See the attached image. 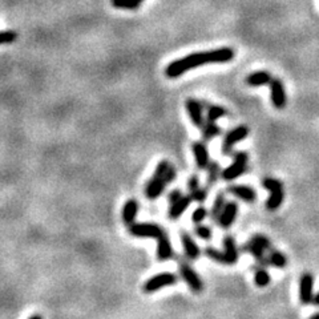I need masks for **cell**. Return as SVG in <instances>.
Here are the masks:
<instances>
[{
    "instance_id": "obj_15",
    "label": "cell",
    "mask_w": 319,
    "mask_h": 319,
    "mask_svg": "<svg viewBox=\"0 0 319 319\" xmlns=\"http://www.w3.org/2000/svg\"><path fill=\"white\" fill-rule=\"evenodd\" d=\"M227 192L242 201L247 202V204H251L257 199V193L254 192V189L247 185H230L227 188Z\"/></svg>"
},
{
    "instance_id": "obj_8",
    "label": "cell",
    "mask_w": 319,
    "mask_h": 319,
    "mask_svg": "<svg viewBox=\"0 0 319 319\" xmlns=\"http://www.w3.org/2000/svg\"><path fill=\"white\" fill-rule=\"evenodd\" d=\"M314 298V277L311 273L302 274L299 279V301L302 305H310Z\"/></svg>"
},
{
    "instance_id": "obj_26",
    "label": "cell",
    "mask_w": 319,
    "mask_h": 319,
    "mask_svg": "<svg viewBox=\"0 0 319 319\" xmlns=\"http://www.w3.org/2000/svg\"><path fill=\"white\" fill-rule=\"evenodd\" d=\"M227 112L225 108L218 105H209L208 106V113H206V120L209 121H217L218 119H221L223 116L226 115Z\"/></svg>"
},
{
    "instance_id": "obj_29",
    "label": "cell",
    "mask_w": 319,
    "mask_h": 319,
    "mask_svg": "<svg viewBox=\"0 0 319 319\" xmlns=\"http://www.w3.org/2000/svg\"><path fill=\"white\" fill-rule=\"evenodd\" d=\"M205 255L208 257V258L213 259V261H216L218 264L225 265V254H223V251H220L216 247H206L205 249Z\"/></svg>"
},
{
    "instance_id": "obj_6",
    "label": "cell",
    "mask_w": 319,
    "mask_h": 319,
    "mask_svg": "<svg viewBox=\"0 0 319 319\" xmlns=\"http://www.w3.org/2000/svg\"><path fill=\"white\" fill-rule=\"evenodd\" d=\"M177 282V275L173 273H160L149 278L148 281L144 285V292L147 294L158 292L165 286H171Z\"/></svg>"
},
{
    "instance_id": "obj_27",
    "label": "cell",
    "mask_w": 319,
    "mask_h": 319,
    "mask_svg": "<svg viewBox=\"0 0 319 319\" xmlns=\"http://www.w3.org/2000/svg\"><path fill=\"white\" fill-rule=\"evenodd\" d=\"M254 283L258 287H265L270 283V274H269V271L266 269L261 268L255 271Z\"/></svg>"
},
{
    "instance_id": "obj_5",
    "label": "cell",
    "mask_w": 319,
    "mask_h": 319,
    "mask_svg": "<svg viewBox=\"0 0 319 319\" xmlns=\"http://www.w3.org/2000/svg\"><path fill=\"white\" fill-rule=\"evenodd\" d=\"M178 270H180L181 278L185 281V283L188 285L190 290L193 293H201L204 290V282L201 281V278L196 270L192 266H189L188 262L185 261H180L178 265Z\"/></svg>"
},
{
    "instance_id": "obj_11",
    "label": "cell",
    "mask_w": 319,
    "mask_h": 319,
    "mask_svg": "<svg viewBox=\"0 0 319 319\" xmlns=\"http://www.w3.org/2000/svg\"><path fill=\"white\" fill-rule=\"evenodd\" d=\"M238 214V205L234 201H227L225 208L222 210L221 216L218 218V225L222 229H229L234 223Z\"/></svg>"
},
{
    "instance_id": "obj_24",
    "label": "cell",
    "mask_w": 319,
    "mask_h": 319,
    "mask_svg": "<svg viewBox=\"0 0 319 319\" xmlns=\"http://www.w3.org/2000/svg\"><path fill=\"white\" fill-rule=\"evenodd\" d=\"M269 265H271L277 269H283L287 265L286 255L283 254L279 250H271L269 254Z\"/></svg>"
},
{
    "instance_id": "obj_18",
    "label": "cell",
    "mask_w": 319,
    "mask_h": 319,
    "mask_svg": "<svg viewBox=\"0 0 319 319\" xmlns=\"http://www.w3.org/2000/svg\"><path fill=\"white\" fill-rule=\"evenodd\" d=\"M271 79H273L271 74L268 71H257L246 77V84L249 87H262V85H269Z\"/></svg>"
},
{
    "instance_id": "obj_1",
    "label": "cell",
    "mask_w": 319,
    "mask_h": 319,
    "mask_svg": "<svg viewBox=\"0 0 319 319\" xmlns=\"http://www.w3.org/2000/svg\"><path fill=\"white\" fill-rule=\"evenodd\" d=\"M234 51L230 47H222L213 51L196 52L181 57L178 60L172 61L165 68V74L169 79H176L190 70H195L209 63H229L234 59Z\"/></svg>"
},
{
    "instance_id": "obj_22",
    "label": "cell",
    "mask_w": 319,
    "mask_h": 319,
    "mask_svg": "<svg viewBox=\"0 0 319 319\" xmlns=\"http://www.w3.org/2000/svg\"><path fill=\"white\" fill-rule=\"evenodd\" d=\"M226 202V195H225L223 192H220V193L216 196L214 202H213L212 205V210H210V218H212V221H218V218L221 216L222 210L225 208Z\"/></svg>"
},
{
    "instance_id": "obj_36",
    "label": "cell",
    "mask_w": 319,
    "mask_h": 319,
    "mask_svg": "<svg viewBox=\"0 0 319 319\" xmlns=\"http://www.w3.org/2000/svg\"><path fill=\"white\" fill-rule=\"evenodd\" d=\"M197 188H199V178L198 176L193 174V176L189 177V181H188V189H189V192H193Z\"/></svg>"
},
{
    "instance_id": "obj_14",
    "label": "cell",
    "mask_w": 319,
    "mask_h": 319,
    "mask_svg": "<svg viewBox=\"0 0 319 319\" xmlns=\"http://www.w3.org/2000/svg\"><path fill=\"white\" fill-rule=\"evenodd\" d=\"M223 244V247H225V265H234L238 262V258H240V253H238V249H237V244L236 240L233 238L231 236H226L222 241Z\"/></svg>"
},
{
    "instance_id": "obj_39",
    "label": "cell",
    "mask_w": 319,
    "mask_h": 319,
    "mask_svg": "<svg viewBox=\"0 0 319 319\" xmlns=\"http://www.w3.org/2000/svg\"><path fill=\"white\" fill-rule=\"evenodd\" d=\"M313 319H319V313H317V314H314L313 317H311Z\"/></svg>"
},
{
    "instance_id": "obj_31",
    "label": "cell",
    "mask_w": 319,
    "mask_h": 319,
    "mask_svg": "<svg viewBox=\"0 0 319 319\" xmlns=\"http://www.w3.org/2000/svg\"><path fill=\"white\" fill-rule=\"evenodd\" d=\"M196 236L201 238V240L209 241L212 238V230L210 227L206 226V225H202V223H196V229H195Z\"/></svg>"
},
{
    "instance_id": "obj_16",
    "label": "cell",
    "mask_w": 319,
    "mask_h": 319,
    "mask_svg": "<svg viewBox=\"0 0 319 319\" xmlns=\"http://www.w3.org/2000/svg\"><path fill=\"white\" fill-rule=\"evenodd\" d=\"M181 242L184 246V251H185L186 257L189 259H197L201 254V250L196 244V241L193 240V237L190 236L188 231H181Z\"/></svg>"
},
{
    "instance_id": "obj_17",
    "label": "cell",
    "mask_w": 319,
    "mask_h": 319,
    "mask_svg": "<svg viewBox=\"0 0 319 319\" xmlns=\"http://www.w3.org/2000/svg\"><path fill=\"white\" fill-rule=\"evenodd\" d=\"M192 197L189 196H182L180 199H177L176 202H173L171 205L169 213H168V217L171 220H178V218L185 213V210L189 208V205L192 204Z\"/></svg>"
},
{
    "instance_id": "obj_10",
    "label": "cell",
    "mask_w": 319,
    "mask_h": 319,
    "mask_svg": "<svg viewBox=\"0 0 319 319\" xmlns=\"http://www.w3.org/2000/svg\"><path fill=\"white\" fill-rule=\"evenodd\" d=\"M186 106V111H188V115H189L190 121L196 125V126H198L201 128L202 124L205 123L204 117V111H202V104L198 101V100H196V98H190L186 100L185 102Z\"/></svg>"
},
{
    "instance_id": "obj_25",
    "label": "cell",
    "mask_w": 319,
    "mask_h": 319,
    "mask_svg": "<svg viewBox=\"0 0 319 319\" xmlns=\"http://www.w3.org/2000/svg\"><path fill=\"white\" fill-rule=\"evenodd\" d=\"M206 169H208V185L209 186L216 185L218 177H220V174H221V167H220V164L216 161L209 162V165Z\"/></svg>"
},
{
    "instance_id": "obj_23",
    "label": "cell",
    "mask_w": 319,
    "mask_h": 319,
    "mask_svg": "<svg viewBox=\"0 0 319 319\" xmlns=\"http://www.w3.org/2000/svg\"><path fill=\"white\" fill-rule=\"evenodd\" d=\"M220 133H221V128L218 126L216 121L205 120V123L201 126V134H202V139L205 141H210Z\"/></svg>"
},
{
    "instance_id": "obj_19",
    "label": "cell",
    "mask_w": 319,
    "mask_h": 319,
    "mask_svg": "<svg viewBox=\"0 0 319 319\" xmlns=\"http://www.w3.org/2000/svg\"><path fill=\"white\" fill-rule=\"evenodd\" d=\"M157 244V259L158 261H168L173 257V247L171 240L168 238L167 233L158 238Z\"/></svg>"
},
{
    "instance_id": "obj_12",
    "label": "cell",
    "mask_w": 319,
    "mask_h": 319,
    "mask_svg": "<svg viewBox=\"0 0 319 319\" xmlns=\"http://www.w3.org/2000/svg\"><path fill=\"white\" fill-rule=\"evenodd\" d=\"M192 150L195 153L196 164L201 171H205L208 168L209 162H210V157H209V150L206 144L202 141H196L192 144Z\"/></svg>"
},
{
    "instance_id": "obj_37",
    "label": "cell",
    "mask_w": 319,
    "mask_h": 319,
    "mask_svg": "<svg viewBox=\"0 0 319 319\" xmlns=\"http://www.w3.org/2000/svg\"><path fill=\"white\" fill-rule=\"evenodd\" d=\"M181 197H182V193H181L180 190L178 189H174L172 190L171 193H169V196H168V199H169V204H173V202H176L177 199H180Z\"/></svg>"
},
{
    "instance_id": "obj_4",
    "label": "cell",
    "mask_w": 319,
    "mask_h": 319,
    "mask_svg": "<svg viewBox=\"0 0 319 319\" xmlns=\"http://www.w3.org/2000/svg\"><path fill=\"white\" fill-rule=\"evenodd\" d=\"M129 233L137 238H154V240H158L160 237L165 234L161 226H158L156 223H148V222H144V223L133 222L132 225H129Z\"/></svg>"
},
{
    "instance_id": "obj_13",
    "label": "cell",
    "mask_w": 319,
    "mask_h": 319,
    "mask_svg": "<svg viewBox=\"0 0 319 319\" xmlns=\"http://www.w3.org/2000/svg\"><path fill=\"white\" fill-rule=\"evenodd\" d=\"M167 182L162 177L152 176V178L148 181L147 188H145V196L149 199H156L164 193V190L167 188Z\"/></svg>"
},
{
    "instance_id": "obj_38",
    "label": "cell",
    "mask_w": 319,
    "mask_h": 319,
    "mask_svg": "<svg viewBox=\"0 0 319 319\" xmlns=\"http://www.w3.org/2000/svg\"><path fill=\"white\" fill-rule=\"evenodd\" d=\"M313 303H314L315 306H319V293H317L314 295V298H313Z\"/></svg>"
},
{
    "instance_id": "obj_40",
    "label": "cell",
    "mask_w": 319,
    "mask_h": 319,
    "mask_svg": "<svg viewBox=\"0 0 319 319\" xmlns=\"http://www.w3.org/2000/svg\"><path fill=\"white\" fill-rule=\"evenodd\" d=\"M140 1H143V0H140Z\"/></svg>"
},
{
    "instance_id": "obj_2",
    "label": "cell",
    "mask_w": 319,
    "mask_h": 319,
    "mask_svg": "<svg viewBox=\"0 0 319 319\" xmlns=\"http://www.w3.org/2000/svg\"><path fill=\"white\" fill-rule=\"evenodd\" d=\"M262 186L265 189L270 190V197L266 201V208L269 210H277L283 202L285 192H283V184L277 178L266 177L262 181Z\"/></svg>"
},
{
    "instance_id": "obj_21",
    "label": "cell",
    "mask_w": 319,
    "mask_h": 319,
    "mask_svg": "<svg viewBox=\"0 0 319 319\" xmlns=\"http://www.w3.org/2000/svg\"><path fill=\"white\" fill-rule=\"evenodd\" d=\"M244 250H246V251L251 253V255H253V257H254V258L258 261L259 265H261L262 268H265V266H268L269 265V258L266 257V255H265V251H266V250H265L262 246L257 245V244H255V242H253L251 240H250L245 246H244Z\"/></svg>"
},
{
    "instance_id": "obj_33",
    "label": "cell",
    "mask_w": 319,
    "mask_h": 319,
    "mask_svg": "<svg viewBox=\"0 0 319 319\" xmlns=\"http://www.w3.org/2000/svg\"><path fill=\"white\" fill-rule=\"evenodd\" d=\"M190 197L196 202H205V199L208 198V189L206 188H197L193 192H190Z\"/></svg>"
},
{
    "instance_id": "obj_32",
    "label": "cell",
    "mask_w": 319,
    "mask_h": 319,
    "mask_svg": "<svg viewBox=\"0 0 319 319\" xmlns=\"http://www.w3.org/2000/svg\"><path fill=\"white\" fill-rule=\"evenodd\" d=\"M208 216V209L205 208V206H198L197 209H195V212L192 213V221L195 222V223H202Z\"/></svg>"
},
{
    "instance_id": "obj_30",
    "label": "cell",
    "mask_w": 319,
    "mask_h": 319,
    "mask_svg": "<svg viewBox=\"0 0 319 319\" xmlns=\"http://www.w3.org/2000/svg\"><path fill=\"white\" fill-rule=\"evenodd\" d=\"M19 33L16 31H0V46H7L16 42Z\"/></svg>"
},
{
    "instance_id": "obj_35",
    "label": "cell",
    "mask_w": 319,
    "mask_h": 319,
    "mask_svg": "<svg viewBox=\"0 0 319 319\" xmlns=\"http://www.w3.org/2000/svg\"><path fill=\"white\" fill-rule=\"evenodd\" d=\"M174 178H176V169H174L173 165H169V168L165 172V174H164V180H165L167 184H171V182H173Z\"/></svg>"
},
{
    "instance_id": "obj_34",
    "label": "cell",
    "mask_w": 319,
    "mask_h": 319,
    "mask_svg": "<svg viewBox=\"0 0 319 319\" xmlns=\"http://www.w3.org/2000/svg\"><path fill=\"white\" fill-rule=\"evenodd\" d=\"M251 241L255 242L257 245L262 246L265 250L271 249V242H270V240H269L268 237L262 236V234H255V236L251 237Z\"/></svg>"
},
{
    "instance_id": "obj_20",
    "label": "cell",
    "mask_w": 319,
    "mask_h": 319,
    "mask_svg": "<svg viewBox=\"0 0 319 319\" xmlns=\"http://www.w3.org/2000/svg\"><path fill=\"white\" fill-rule=\"evenodd\" d=\"M139 213V202L136 199L130 198L125 202L124 208H123V221L125 225H132L136 220V216Z\"/></svg>"
},
{
    "instance_id": "obj_9",
    "label": "cell",
    "mask_w": 319,
    "mask_h": 319,
    "mask_svg": "<svg viewBox=\"0 0 319 319\" xmlns=\"http://www.w3.org/2000/svg\"><path fill=\"white\" fill-rule=\"evenodd\" d=\"M270 96H271V102L277 109H283L287 104L286 91L281 79H271L270 81Z\"/></svg>"
},
{
    "instance_id": "obj_7",
    "label": "cell",
    "mask_w": 319,
    "mask_h": 319,
    "mask_svg": "<svg viewBox=\"0 0 319 319\" xmlns=\"http://www.w3.org/2000/svg\"><path fill=\"white\" fill-rule=\"evenodd\" d=\"M249 134V126L247 125H240L223 137L222 141V153L223 154H231L234 145L245 140Z\"/></svg>"
},
{
    "instance_id": "obj_3",
    "label": "cell",
    "mask_w": 319,
    "mask_h": 319,
    "mask_svg": "<svg viewBox=\"0 0 319 319\" xmlns=\"http://www.w3.org/2000/svg\"><path fill=\"white\" fill-rule=\"evenodd\" d=\"M247 161L249 156L246 152H237L234 156V161L230 165L221 172V177L227 182L236 180L240 176H242L247 171Z\"/></svg>"
},
{
    "instance_id": "obj_28",
    "label": "cell",
    "mask_w": 319,
    "mask_h": 319,
    "mask_svg": "<svg viewBox=\"0 0 319 319\" xmlns=\"http://www.w3.org/2000/svg\"><path fill=\"white\" fill-rule=\"evenodd\" d=\"M112 5L116 8L125 9H137L141 4L140 0H111Z\"/></svg>"
}]
</instances>
